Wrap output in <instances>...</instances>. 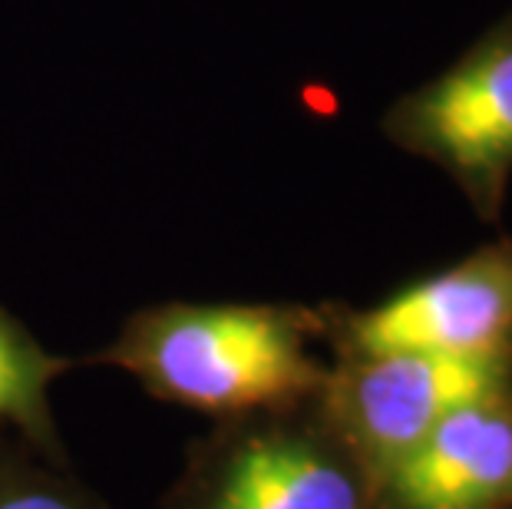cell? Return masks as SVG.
<instances>
[{"label": "cell", "mask_w": 512, "mask_h": 509, "mask_svg": "<svg viewBox=\"0 0 512 509\" xmlns=\"http://www.w3.org/2000/svg\"><path fill=\"white\" fill-rule=\"evenodd\" d=\"M324 314L294 305H192L136 311L96 354L152 397L238 420L311 404L331 364L314 354Z\"/></svg>", "instance_id": "1"}, {"label": "cell", "mask_w": 512, "mask_h": 509, "mask_svg": "<svg viewBox=\"0 0 512 509\" xmlns=\"http://www.w3.org/2000/svg\"><path fill=\"white\" fill-rule=\"evenodd\" d=\"M179 493L176 509H377L370 473L314 400L228 420Z\"/></svg>", "instance_id": "2"}, {"label": "cell", "mask_w": 512, "mask_h": 509, "mask_svg": "<svg viewBox=\"0 0 512 509\" xmlns=\"http://www.w3.org/2000/svg\"><path fill=\"white\" fill-rule=\"evenodd\" d=\"M509 384L512 354H337L314 407L377 483L453 410Z\"/></svg>", "instance_id": "3"}, {"label": "cell", "mask_w": 512, "mask_h": 509, "mask_svg": "<svg viewBox=\"0 0 512 509\" xmlns=\"http://www.w3.org/2000/svg\"><path fill=\"white\" fill-rule=\"evenodd\" d=\"M384 133L440 166L479 219L496 222L512 179V14L390 106Z\"/></svg>", "instance_id": "4"}, {"label": "cell", "mask_w": 512, "mask_h": 509, "mask_svg": "<svg viewBox=\"0 0 512 509\" xmlns=\"http://www.w3.org/2000/svg\"><path fill=\"white\" fill-rule=\"evenodd\" d=\"M334 354H512V235L423 275L364 311L324 314Z\"/></svg>", "instance_id": "5"}, {"label": "cell", "mask_w": 512, "mask_h": 509, "mask_svg": "<svg viewBox=\"0 0 512 509\" xmlns=\"http://www.w3.org/2000/svg\"><path fill=\"white\" fill-rule=\"evenodd\" d=\"M374 490L377 509H512V384L453 410Z\"/></svg>", "instance_id": "6"}, {"label": "cell", "mask_w": 512, "mask_h": 509, "mask_svg": "<svg viewBox=\"0 0 512 509\" xmlns=\"http://www.w3.org/2000/svg\"><path fill=\"white\" fill-rule=\"evenodd\" d=\"M67 367V357L50 354L14 314L0 308V424H14L40 447H57L50 387Z\"/></svg>", "instance_id": "7"}, {"label": "cell", "mask_w": 512, "mask_h": 509, "mask_svg": "<svg viewBox=\"0 0 512 509\" xmlns=\"http://www.w3.org/2000/svg\"><path fill=\"white\" fill-rule=\"evenodd\" d=\"M0 509H106L73 483L47 473H17L0 480Z\"/></svg>", "instance_id": "8"}]
</instances>
